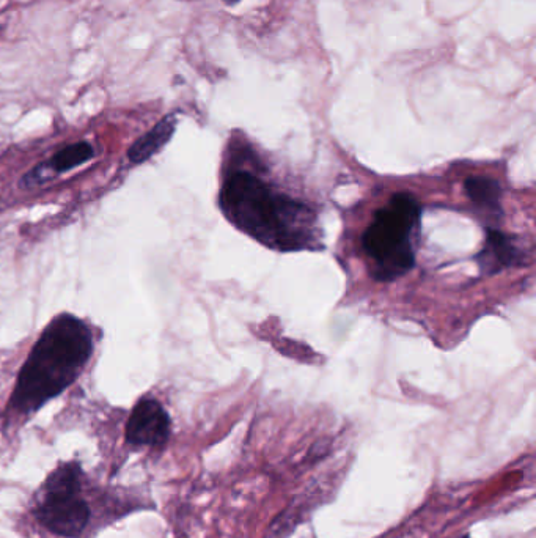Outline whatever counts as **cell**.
Instances as JSON below:
<instances>
[{
  "label": "cell",
  "mask_w": 536,
  "mask_h": 538,
  "mask_svg": "<svg viewBox=\"0 0 536 538\" xmlns=\"http://www.w3.org/2000/svg\"><path fill=\"white\" fill-rule=\"evenodd\" d=\"M93 353V332L81 318L62 314L46 326L19 372L10 408L40 410L76 381Z\"/></svg>",
  "instance_id": "cell-1"
},
{
  "label": "cell",
  "mask_w": 536,
  "mask_h": 538,
  "mask_svg": "<svg viewBox=\"0 0 536 538\" xmlns=\"http://www.w3.org/2000/svg\"><path fill=\"white\" fill-rule=\"evenodd\" d=\"M221 208L239 230L272 249L301 251L316 244L313 211L298 200L274 194L255 175L236 172L228 178Z\"/></svg>",
  "instance_id": "cell-2"
},
{
  "label": "cell",
  "mask_w": 536,
  "mask_h": 538,
  "mask_svg": "<svg viewBox=\"0 0 536 538\" xmlns=\"http://www.w3.org/2000/svg\"><path fill=\"white\" fill-rule=\"evenodd\" d=\"M420 213L419 203L409 194H395L376 211L362 243L378 281H393L414 266L412 235L419 227Z\"/></svg>",
  "instance_id": "cell-3"
},
{
  "label": "cell",
  "mask_w": 536,
  "mask_h": 538,
  "mask_svg": "<svg viewBox=\"0 0 536 538\" xmlns=\"http://www.w3.org/2000/svg\"><path fill=\"white\" fill-rule=\"evenodd\" d=\"M89 507L79 491H46L38 507L37 518L52 534L78 538L89 523Z\"/></svg>",
  "instance_id": "cell-4"
},
{
  "label": "cell",
  "mask_w": 536,
  "mask_h": 538,
  "mask_svg": "<svg viewBox=\"0 0 536 538\" xmlns=\"http://www.w3.org/2000/svg\"><path fill=\"white\" fill-rule=\"evenodd\" d=\"M170 435V417L155 398H144L134 406L126 424V441L131 446L159 447Z\"/></svg>",
  "instance_id": "cell-5"
},
{
  "label": "cell",
  "mask_w": 536,
  "mask_h": 538,
  "mask_svg": "<svg viewBox=\"0 0 536 538\" xmlns=\"http://www.w3.org/2000/svg\"><path fill=\"white\" fill-rule=\"evenodd\" d=\"M93 156H95V148L89 142H76V144L68 145L52 156L45 164L35 167L29 175H26L23 178V186L32 188V186L41 185L45 178L68 172L74 167L87 163Z\"/></svg>",
  "instance_id": "cell-6"
},
{
  "label": "cell",
  "mask_w": 536,
  "mask_h": 538,
  "mask_svg": "<svg viewBox=\"0 0 536 538\" xmlns=\"http://www.w3.org/2000/svg\"><path fill=\"white\" fill-rule=\"evenodd\" d=\"M175 128H177V115L170 114L162 118L161 122L156 123L155 128L150 129L129 148V161L133 164H142L151 156H155L172 139Z\"/></svg>",
  "instance_id": "cell-7"
},
{
  "label": "cell",
  "mask_w": 536,
  "mask_h": 538,
  "mask_svg": "<svg viewBox=\"0 0 536 538\" xmlns=\"http://www.w3.org/2000/svg\"><path fill=\"white\" fill-rule=\"evenodd\" d=\"M481 268L497 271L503 266H514L521 263L522 252L511 243L510 236L503 235L499 230H488L485 251L477 257Z\"/></svg>",
  "instance_id": "cell-8"
},
{
  "label": "cell",
  "mask_w": 536,
  "mask_h": 538,
  "mask_svg": "<svg viewBox=\"0 0 536 538\" xmlns=\"http://www.w3.org/2000/svg\"><path fill=\"white\" fill-rule=\"evenodd\" d=\"M466 191L470 199L474 200L480 207L499 210L502 191H500V185L496 180L488 177L467 178Z\"/></svg>",
  "instance_id": "cell-9"
},
{
  "label": "cell",
  "mask_w": 536,
  "mask_h": 538,
  "mask_svg": "<svg viewBox=\"0 0 536 538\" xmlns=\"http://www.w3.org/2000/svg\"><path fill=\"white\" fill-rule=\"evenodd\" d=\"M225 2H227L228 5H235L238 4L239 0H225Z\"/></svg>",
  "instance_id": "cell-10"
}]
</instances>
